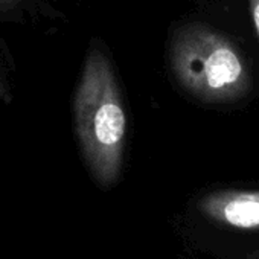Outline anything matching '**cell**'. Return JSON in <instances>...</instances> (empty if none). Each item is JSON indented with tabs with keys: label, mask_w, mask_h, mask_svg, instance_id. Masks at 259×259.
<instances>
[{
	"label": "cell",
	"mask_w": 259,
	"mask_h": 259,
	"mask_svg": "<svg viewBox=\"0 0 259 259\" xmlns=\"http://www.w3.org/2000/svg\"><path fill=\"white\" fill-rule=\"evenodd\" d=\"M73 130L92 177L102 188L117 183L126 144V111L110 57L93 41L73 96Z\"/></svg>",
	"instance_id": "6da1fadb"
},
{
	"label": "cell",
	"mask_w": 259,
	"mask_h": 259,
	"mask_svg": "<svg viewBox=\"0 0 259 259\" xmlns=\"http://www.w3.org/2000/svg\"><path fill=\"white\" fill-rule=\"evenodd\" d=\"M168 57L177 84L200 102L229 104L251 90V72L242 52L207 25L188 23L176 29Z\"/></svg>",
	"instance_id": "7a4b0ae2"
},
{
	"label": "cell",
	"mask_w": 259,
	"mask_h": 259,
	"mask_svg": "<svg viewBox=\"0 0 259 259\" xmlns=\"http://www.w3.org/2000/svg\"><path fill=\"white\" fill-rule=\"evenodd\" d=\"M210 203L220 204L223 217L232 226L244 229L259 226V194H238Z\"/></svg>",
	"instance_id": "3957f363"
},
{
	"label": "cell",
	"mask_w": 259,
	"mask_h": 259,
	"mask_svg": "<svg viewBox=\"0 0 259 259\" xmlns=\"http://www.w3.org/2000/svg\"><path fill=\"white\" fill-rule=\"evenodd\" d=\"M45 0H0V20L22 22L40 14Z\"/></svg>",
	"instance_id": "277c9868"
},
{
	"label": "cell",
	"mask_w": 259,
	"mask_h": 259,
	"mask_svg": "<svg viewBox=\"0 0 259 259\" xmlns=\"http://www.w3.org/2000/svg\"><path fill=\"white\" fill-rule=\"evenodd\" d=\"M248 8H250V16L256 29V34L259 37V0H248Z\"/></svg>",
	"instance_id": "5b68a950"
},
{
	"label": "cell",
	"mask_w": 259,
	"mask_h": 259,
	"mask_svg": "<svg viewBox=\"0 0 259 259\" xmlns=\"http://www.w3.org/2000/svg\"><path fill=\"white\" fill-rule=\"evenodd\" d=\"M0 99H2V101H7V102L11 99V95H10L8 89H7V85L4 84L2 78H0Z\"/></svg>",
	"instance_id": "8992f818"
}]
</instances>
